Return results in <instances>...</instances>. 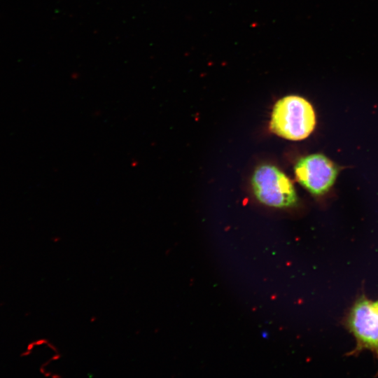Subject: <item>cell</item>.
I'll list each match as a JSON object with an SVG mask.
<instances>
[{
  "mask_svg": "<svg viewBox=\"0 0 378 378\" xmlns=\"http://www.w3.org/2000/svg\"><path fill=\"white\" fill-rule=\"evenodd\" d=\"M315 125L316 115L312 104L301 97L290 95L275 104L270 129L281 137L298 141L307 138Z\"/></svg>",
  "mask_w": 378,
  "mask_h": 378,
  "instance_id": "obj_1",
  "label": "cell"
},
{
  "mask_svg": "<svg viewBox=\"0 0 378 378\" xmlns=\"http://www.w3.org/2000/svg\"><path fill=\"white\" fill-rule=\"evenodd\" d=\"M251 186L256 199L267 206L288 208L298 202L291 181L274 165L258 167L253 174Z\"/></svg>",
  "mask_w": 378,
  "mask_h": 378,
  "instance_id": "obj_2",
  "label": "cell"
},
{
  "mask_svg": "<svg viewBox=\"0 0 378 378\" xmlns=\"http://www.w3.org/2000/svg\"><path fill=\"white\" fill-rule=\"evenodd\" d=\"M294 170L298 181L314 195L326 193L335 183L339 172L337 166L321 153L300 158Z\"/></svg>",
  "mask_w": 378,
  "mask_h": 378,
  "instance_id": "obj_3",
  "label": "cell"
},
{
  "mask_svg": "<svg viewBox=\"0 0 378 378\" xmlns=\"http://www.w3.org/2000/svg\"><path fill=\"white\" fill-rule=\"evenodd\" d=\"M349 323L362 344L378 349V300L358 301L351 310Z\"/></svg>",
  "mask_w": 378,
  "mask_h": 378,
  "instance_id": "obj_4",
  "label": "cell"
}]
</instances>
